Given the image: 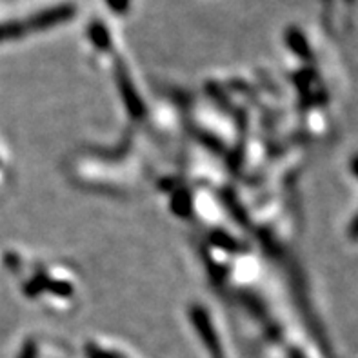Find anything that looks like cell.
<instances>
[{
    "label": "cell",
    "mask_w": 358,
    "mask_h": 358,
    "mask_svg": "<svg viewBox=\"0 0 358 358\" xmlns=\"http://www.w3.org/2000/svg\"><path fill=\"white\" fill-rule=\"evenodd\" d=\"M75 15H77V8L73 4H69V2H64V4H57L53 6V8L36 11L35 15H31L29 18L22 20V24L24 27H26V33L44 31V29H51V27L55 26L69 22Z\"/></svg>",
    "instance_id": "cell-1"
},
{
    "label": "cell",
    "mask_w": 358,
    "mask_h": 358,
    "mask_svg": "<svg viewBox=\"0 0 358 358\" xmlns=\"http://www.w3.org/2000/svg\"><path fill=\"white\" fill-rule=\"evenodd\" d=\"M191 320L195 324L196 333L200 335V338H202V342L206 344V348L215 355L213 358H222V348H220V342H218V336L217 333H215L213 324L209 320L208 311H204L200 306H193V308H191Z\"/></svg>",
    "instance_id": "cell-2"
},
{
    "label": "cell",
    "mask_w": 358,
    "mask_h": 358,
    "mask_svg": "<svg viewBox=\"0 0 358 358\" xmlns=\"http://www.w3.org/2000/svg\"><path fill=\"white\" fill-rule=\"evenodd\" d=\"M117 80L118 86H120V91L124 95V102H126L129 113L135 115V117H141L144 113V106H142L141 99L136 96V91L133 87V82L127 77V71L124 69V66L120 62H117Z\"/></svg>",
    "instance_id": "cell-3"
},
{
    "label": "cell",
    "mask_w": 358,
    "mask_h": 358,
    "mask_svg": "<svg viewBox=\"0 0 358 358\" xmlns=\"http://www.w3.org/2000/svg\"><path fill=\"white\" fill-rule=\"evenodd\" d=\"M286 44L289 45V50L295 55H299L300 59L311 60L313 59V53H311V48H309V42L306 41L304 33L300 31L299 27H289L286 31Z\"/></svg>",
    "instance_id": "cell-4"
},
{
    "label": "cell",
    "mask_w": 358,
    "mask_h": 358,
    "mask_svg": "<svg viewBox=\"0 0 358 358\" xmlns=\"http://www.w3.org/2000/svg\"><path fill=\"white\" fill-rule=\"evenodd\" d=\"M87 36L93 42V45L99 48L100 51L111 50V33H109L108 27L100 22V20H95V22L90 24V27H87Z\"/></svg>",
    "instance_id": "cell-5"
},
{
    "label": "cell",
    "mask_w": 358,
    "mask_h": 358,
    "mask_svg": "<svg viewBox=\"0 0 358 358\" xmlns=\"http://www.w3.org/2000/svg\"><path fill=\"white\" fill-rule=\"evenodd\" d=\"M26 36V27L22 20H8V22H0V44L9 41H18Z\"/></svg>",
    "instance_id": "cell-6"
},
{
    "label": "cell",
    "mask_w": 358,
    "mask_h": 358,
    "mask_svg": "<svg viewBox=\"0 0 358 358\" xmlns=\"http://www.w3.org/2000/svg\"><path fill=\"white\" fill-rule=\"evenodd\" d=\"M173 209H175V213L182 215V217H187L191 213V196L187 195L186 191H178L177 195H175Z\"/></svg>",
    "instance_id": "cell-7"
},
{
    "label": "cell",
    "mask_w": 358,
    "mask_h": 358,
    "mask_svg": "<svg viewBox=\"0 0 358 358\" xmlns=\"http://www.w3.org/2000/svg\"><path fill=\"white\" fill-rule=\"evenodd\" d=\"M106 4L115 15H126L131 8V0H106Z\"/></svg>",
    "instance_id": "cell-8"
},
{
    "label": "cell",
    "mask_w": 358,
    "mask_h": 358,
    "mask_svg": "<svg viewBox=\"0 0 358 358\" xmlns=\"http://www.w3.org/2000/svg\"><path fill=\"white\" fill-rule=\"evenodd\" d=\"M18 358H36V345L31 341H27L26 345L20 351V357Z\"/></svg>",
    "instance_id": "cell-9"
},
{
    "label": "cell",
    "mask_w": 358,
    "mask_h": 358,
    "mask_svg": "<svg viewBox=\"0 0 358 358\" xmlns=\"http://www.w3.org/2000/svg\"><path fill=\"white\" fill-rule=\"evenodd\" d=\"M348 236H350L351 241L358 242V213L355 215L353 220L350 222V227H348Z\"/></svg>",
    "instance_id": "cell-10"
},
{
    "label": "cell",
    "mask_w": 358,
    "mask_h": 358,
    "mask_svg": "<svg viewBox=\"0 0 358 358\" xmlns=\"http://www.w3.org/2000/svg\"><path fill=\"white\" fill-rule=\"evenodd\" d=\"M87 357L90 358H115L111 357V355L104 353V351H100L99 348H95V345H87Z\"/></svg>",
    "instance_id": "cell-11"
},
{
    "label": "cell",
    "mask_w": 358,
    "mask_h": 358,
    "mask_svg": "<svg viewBox=\"0 0 358 358\" xmlns=\"http://www.w3.org/2000/svg\"><path fill=\"white\" fill-rule=\"evenodd\" d=\"M350 169H351V173L355 175V178H358V155H355L353 159H351Z\"/></svg>",
    "instance_id": "cell-12"
}]
</instances>
